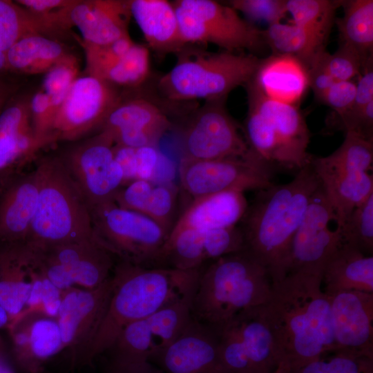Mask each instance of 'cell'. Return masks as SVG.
I'll use <instances>...</instances> for the list:
<instances>
[{
	"label": "cell",
	"instance_id": "cell-1",
	"mask_svg": "<svg viewBox=\"0 0 373 373\" xmlns=\"http://www.w3.org/2000/svg\"><path fill=\"white\" fill-rule=\"evenodd\" d=\"M262 309L281 360L291 371L336 350L330 298L323 289L322 276L288 273L272 283Z\"/></svg>",
	"mask_w": 373,
	"mask_h": 373
},
{
	"label": "cell",
	"instance_id": "cell-2",
	"mask_svg": "<svg viewBox=\"0 0 373 373\" xmlns=\"http://www.w3.org/2000/svg\"><path fill=\"white\" fill-rule=\"evenodd\" d=\"M320 186L311 162L283 184L259 190L238 224L245 249L267 270L271 283L287 274L294 238Z\"/></svg>",
	"mask_w": 373,
	"mask_h": 373
},
{
	"label": "cell",
	"instance_id": "cell-3",
	"mask_svg": "<svg viewBox=\"0 0 373 373\" xmlns=\"http://www.w3.org/2000/svg\"><path fill=\"white\" fill-rule=\"evenodd\" d=\"M200 269L148 267L118 260L111 274L108 307L79 363L106 352L128 324L146 318L194 289Z\"/></svg>",
	"mask_w": 373,
	"mask_h": 373
},
{
	"label": "cell",
	"instance_id": "cell-4",
	"mask_svg": "<svg viewBox=\"0 0 373 373\" xmlns=\"http://www.w3.org/2000/svg\"><path fill=\"white\" fill-rule=\"evenodd\" d=\"M271 285L267 269L246 249L220 257L200 269L192 318L220 327L240 312L264 305Z\"/></svg>",
	"mask_w": 373,
	"mask_h": 373
},
{
	"label": "cell",
	"instance_id": "cell-5",
	"mask_svg": "<svg viewBox=\"0 0 373 373\" xmlns=\"http://www.w3.org/2000/svg\"><path fill=\"white\" fill-rule=\"evenodd\" d=\"M35 213L24 247L30 249L94 238L90 211L59 157L41 159Z\"/></svg>",
	"mask_w": 373,
	"mask_h": 373
},
{
	"label": "cell",
	"instance_id": "cell-6",
	"mask_svg": "<svg viewBox=\"0 0 373 373\" xmlns=\"http://www.w3.org/2000/svg\"><path fill=\"white\" fill-rule=\"evenodd\" d=\"M248 112L243 133L255 156L274 171L296 173L311 162L310 132L297 106L263 95L246 85Z\"/></svg>",
	"mask_w": 373,
	"mask_h": 373
},
{
	"label": "cell",
	"instance_id": "cell-7",
	"mask_svg": "<svg viewBox=\"0 0 373 373\" xmlns=\"http://www.w3.org/2000/svg\"><path fill=\"white\" fill-rule=\"evenodd\" d=\"M175 66L158 81L170 100H207L227 97L253 78L260 59L252 54L207 52L189 44L176 54Z\"/></svg>",
	"mask_w": 373,
	"mask_h": 373
},
{
	"label": "cell",
	"instance_id": "cell-8",
	"mask_svg": "<svg viewBox=\"0 0 373 373\" xmlns=\"http://www.w3.org/2000/svg\"><path fill=\"white\" fill-rule=\"evenodd\" d=\"M94 238L118 260L155 267L169 233L148 216L109 200L90 209Z\"/></svg>",
	"mask_w": 373,
	"mask_h": 373
},
{
	"label": "cell",
	"instance_id": "cell-9",
	"mask_svg": "<svg viewBox=\"0 0 373 373\" xmlns=\"http://www.w3.org/2000/svg\"><path fill=\"white\" fill-rule=\"evenodd\" d=\"M172 4L186 44H213L233 52L254 51L265 45L262 30L229 5L211 0H178Z\"/></svg>",
	"mask_w": 373,
	"mask_h": 373
},
{
	"label": "cell",
	"instance_id": "cell-10",
	"mask_svg": "<svg viewBox=\"0 0 373 373\" xmlns=\"http://www.w3.org/2000/svg\"><path fill=\"white\" fill-rule=\"evenodd\" d=\"M262 306L244 310L218 328L220 365L225 372L271 373L282 361Z\"/></svg>",
	"mask_w": 373,
	"mask_h": 373
},
{
	"label": "cell",
	"instance_id": "cell-11",
	"mask_svg": "<svg viewBox=\"0 0 373 373\" xmlns=\"http://www.w3.org/2000/svg\"><path fill=\"white\" fill-rule=\"evenodd\" d=\"M226 98L207 100L190 117L183 134L182 158L212 160L256 157L239 125L227 111Z\"/></svg>",
	"mask_w": 373,
	"mask_h": 373
},
{
	"label": "cell",
	"instance_id": "cell-12",
	"mask_svg": "<svg viewBox=\"0 0 373 373\" xmlns=\"http://www.w3.org/2000/svg\"><path fill=\"white\" fill-rule=\"evenodd\" d=\"M180 190L191 200L209 194L247 190L272 185L274 171L256 157L192 160L181 158Z\"/></svg>",
	"mask_w": 373,
	"mask_h": 373
},
{
	"label": "cell",
	"instance_id": "cell-13",
	"mask_svg": "<svg viewBox=\"0 0 373 373\" xmlns=\"http://www.w3.org/2000/svg\"><path fill=\"white\" fill-rule=\"evenodd\" d=\"M113 140L102 132L59 157L89 208L113 200L123 184V172L114 158Z\"/></svg>",
	"mask_w": 373,
	"mask_h": 373
},
{
	"label": "cell",
	"instance_id": "cell-14",
	"mask_svg": "<svg viewBox=\"0 0 373 373\" xmlns=\"http://www.w3.org/2000/svg\"><path fill=\"white\" fill-rule=\"evenodd\" d=\"M332 221L333 210L320 184L292 241L287 274L323 276L326 263L343 244L339 230L330 227Z\"/></svg>",
	"mask_w": 373,
	"mask_h": 373
},
{
	"label": "cell",
	"instance_id": "cell-15",
	"mask_svg": "<svg viewBox=\"0 0 373 373\" xmlns=\"http://www.w3.org/2000/svg\"><path fill=\"white\" fill-rule=\"evenodd\" d=\"M119 102L109 83L92 75L77 77L55 116L53 136L73 140L102 126Z\"/></svg>",
	"mask_w": 373,
	"mask_h": 373
},
{
	"label": "cell",
	"instance_id": "cell-16",
	"mask_svg": "<svg viewBox=\"0 0 373 373\" xmlns=\"http://www.w3.org/2000/svg\"><path fill=\"white\" fill-rule=\"evenodd\" d=\"M244 249L245 240L239 225L204 231L181 229L171 232L155 267L196 270L220 257Z\"/></svg>",
	"mask_w": 373,
	"mask_h": 373
},
{
	"label": "cell",
	"instance_id": "cell-17",
	"mask_svg": "<svg viewBox=\"0 0 373 373\" xmlns=\"http://www.w3.org/2000/svg\"><path fill=\"white\" fill-rule=\"evenodd\" d=\"M112 287L111 276L96 288H70L62 295L57 323L64 347H69L74 350V362L79 363L100 326Z\"/></svg>",
	"mask_w": 373,
	"mask_h": 373
},
{
	"label": "cell",
	"instance_id": "cell-18",
	"mask_svg": "<svg viewBox=\"0 0 373 373\" xmlns=\"http://www.w3.org/2000/svg\"><path fill=\"white\" fill-rule=\"evenodd\" d=\"M218 329L193 318L151 363L164 373H212L221 369Z\"/></svg>",
	"mask_w": 373,
	"mask_h": 373
},
{
	"label": "cell",
	"instance_id": "cell-19",
	"mask_svg": "<svg viewBox=\"0 0 373 373\" xmlns=\"http://www.w3.org/2000/svg\"><path fill=\"white\" fill-rule=\"evenodd\" d=\"M38 260L55 265L70 283L94 289L111 276L115 257L95 238L32 249Z\"/></svg>",
	"mask_w": 373,
	"mask_h": 373
},
{
	"label": "cell",
	"instance_id": "cell-20",
	"mask_svg": "<svg viewBox=\"0 0 373 373\" xmlns=\"http://www.w3.org/2000/svg\"><path fill=\"white\" fill-rule=\"evenodd\" d=\"M171 122L155 104L137 98L119 102L108 114L102 131L114 144L131 148L155 146Z\"/></svg>",
	"mask_w": 373,
	"mask_h": 373
},
{
	"label": "cell",
	"instance_id": "cell-21",
	"mask_svg": "<svg viewBox=\"0 0 373 373\" xmlns=\"http://www.w3.org/2000/svg\"><path fill=\"white\" fill-rule=\"evenodd\" d=\"M329 296L336 350L373 358V293L347 291Z\"/></svg>",
	"mask_w": 373,
	"mask_h": 373
},
{
	"label": "cell",
	"instance_id": "cell-22",
	"mask_svg": "<svg viewBox=\"0 0 373 373\" xmlns=\"http://www.w3.org/2000/svg\"><path fill=\"white\" fill-rule=\"evenodd\" d=\"M38 197L35 171L8 178L0 186V250L23 247Z\"/></svg>",
	"mask_w": 373,
	"mask_h": 373
},
{
	"label": "cell",
	"instance_id": "cell-23",
	"mask_svg": "<svg viewBox=\"0 0 373 373\" xmlns=\"http://www.w3.org/2000/svg\"><path fill=\"white\" fill-rule=\"evenodd\" d=\"M59 14L78 28L86 44L106 45L128 35L129 1L73 2Z\"/></svg>",
	"mask_w": 373,
	"mask_h": 373
},
{
	"label": "cell",
	"instance_id": "cell-24",
	"mask_svg": "<svg viewBox=\"0 0 373 373\" xmlns=\"http://www.w3.org/2000/svg\"><path fill=\"white\" fill-rule=\"evenodd\" d=\"M245 193L227 191L191 199L172 231L184 229L211 230L238 226L247 209Z\"/></svg>",
	"mask_w": 373,
	"mask_h": 373
},
{
	"label": "cell",
	"instance_id": "cell-25",
	"mask_svg": "<svg viewBox=\"0 0 373 373\" xmlns=\"http://www.w3.org/2000/svg\"><path fill=\"white\" fill-rule=\"evenodd\" d=\"M311 164L333 210L338 229L350 213L373 194V175L370 172L329 167L319 163L313 156Z\"/></svg>",
	"mask_w": 373,
	"mask_h": 373
},
{
	"label": "cell",
	"instance_id": "cell-26",
	"mask_svg": "<svg viewBox=\"0 0 373 373\" xmlns=\"http://www.w3.org/2000/svg\"><path fill=\"white\" fill-rule=\"evenodd\" d=\"M251 82L269 98L297 106L309 87L306 66L285 55L260 59Z\"/></svg>",
	"mask_w": 373,
	"mask_h": 373
},
{
	"label": "cell",
	"instance_id": "cell-27",
	"mask_svg": "<svg viewBox=\"0 0 373 373\" xmlns=\"http://www.w3.org/2000/svg\"><path fill=\"white\" fill-rule=\"evenodd\" d=\"M129 8L149 46L158 55L177 54L188 44L181 35L172 3L133 0L129 1Z\"/></svg>",
	"mask_w": 373,
	"mask_h": 373
},
{
	"label": "cell",
	"instance_id": "cell-28",
	"mask_svg": "<svg viewBox=\"0 0 373 373\" xmlns=\"http://www.w3.org/2000/svg\"><path fill=\"white\" fill-rule=\"evenodd\" d=\"M322 286L328 296L347 291L373 293V256L342 244L324 267Z\"/></svg>",
	"mask_w": 373,
	"mask_h": 373
},
{
	"label": "cell",
	"instance_id": "cell-29",
	"mask_svg": "<svg viewBox=\"0 0 373 373\" xmlns=\"http://www.w3.org/2000/svg\"><path fill=\"white\" fill-rule=\"evenodd\" d=\"M67 56L56 41L30 34L18 40L6 52V68L37 74L46 73Z\"/></svg>",
	"mask_w": 373,
	"mask_h": 373
},
{
	"label": "cell",
	"instance_id": "cell-30",
	"mask_svg": "<svg viewBox=\"0 0 373 373\" xmlns=\"http://www.w3.org/2000/svg\"><path fill=\"white\" fill-rule=\"evenodd\" d=\"M265 44L274 54L294 57L307 68L325 50V41L314 32L294 23L279 22L262 30Z\"/></svg>",
	"mask_w": 373,
	"mask_h": 373
},
{
	"label": "cell",
	"instance_id": "cell-31",
	"mask_svg": "<svg viewBox=\"0 0 373 373\" xmlns=\"http://www.w3.org/2000/svg\"><path fill=\"white\" fill-rule=\"evenodd\" d=\"M344 15L335 19L342 44L358 51L365 59L372 57L373 1H343Z\"/></svg>",
	"mask_w": 373,
	"mask_h": 373
},
{
	"label": "cell",
	"instance_id": "cell-32",
	"mask_svg": "<svg viewBox=\"0 0 373 373\" xmlns=\"http://www.w3.org/2000/svg\"><path fill=\"white\" fill-rule=\"evenodd\" d=\"M193 291L194 289L146 318L155 347L152 358L172 343L192 318Z\"/></svg>",
	"mask_w": 373,
	"mask_h": 373
},
{
	"label": "cell",
	"instance_id": "cell-33",
	"mask_svg": "<svg viewBox=\"0 0 373 373\" xmlns=\"http://www.w3.org/2000/svg\"><path fill=\"white\" fill-rule=\"evenodd\" d=\"M28 343L17 356L19 365L30 373H37L41 364L59 352L64 347L57 321L44 318L31 325Z\"/></svg>",
	"mask_w": 373,
	"mask_h": 373
},
{
	"label": "cell",
	"instance_id": "cell-34",
	"mask_svg": "<svg viewBox=\"0 0 373 373\" xmlns=\"http://www.w3.org/2000/svg\"><path fill=\"white\" fill-rule=\"evenodd\" d=\"M343 1L332 0H287V13L293 23L316 35L325 42L335 21L337 8Z\"/></svg>",
	"mask_w": 373,
	"mask_h": 373
},
{
	"label": "cell",
	"instance_id": "cell-35",
	"mask_svg": "<svg viewBox=\"0 0 373 373\" xmlns=\"http://www.w3.org/2000/svg\"><path fill=\"white\" fill-rule=\"evenodd\" d=\"M314 157L329 167L370 172L373 164V141L345 132L344 140L336 150L327 156Z\"/></svg>",
	"mask_w": 373,
	"mask_h": 373
},
{
	"label": "cell",
	"instance_id": "cell-36",
	"mask_svg": "<svg viewBox=\"0 0 373 373\" xmlns=\"http://www.w3.org/2000/svg\"><path fill=\"white\" fill-rule=\"evenodd\" d=\"M338 229V228H337ZM343 244L373 254V194L356 207L338 229Z\"/></svg>",
	"mask_w": 373,
	"mask_h": 373
},
{
	"label": "cell",
	"instance_id": "cell-37",
	"mask_svg": "<svg viewBox=\"0 0 373 373\" xmlns=\"http://www.w3.org/2000/svg\"><path fill=\"white\" fill-rule=\"evenodd\" d=\"M150 72L149 52L146 47L134 44L126 55L102 76L110 84L137 86L147 79Z\"/></svg>",
	"mask_w": 373,
	"mask_h": 373
},
{
	"label": "cell",
	"instance_id": "cell-38",
	"mask_svg": "<svg viewBox=\"0 0 373 373\" xmlns=\"http://www.w3.org/2000/svg\"><path fill=\"white\" fill-rule=\"evenodd\" d=\"M291 373H373V358L336 350L291 371Z\"/></svg>",
	"mask_w": 373,
	"mask_h": 373
},
{
	"label": "cell",
	"instance_id": "cell-39",
	"mask_svg": "<svg viewBox=\"0 0 373 373\" xmlns=\"http://www.w3.org/2000/svg\"><path fill=\"white\" fill-rule=\"evenodd\" d=\"M180 192V189L172 182L154 184L144 212L169 235L181 213Z\"/></svg>",
	"mask_w": 373,
	"mask_h": 373
},
{
	"label": "cell",
	"instance_id": "cell-40",
	"mask_svg": "<svg viewBox=\"0 0 373 373\" xmlns=\"http://www.w3.org/2000/svg\"><path fill=\"white\" fill-rule=\"evenodd\" d=\"M16 3L0 0V50L6 53L20 39L37 33V23Z\"/></svg>",
	"mask_w": 373,
	"mask_h": 373
},
{
	"label": "cell",
	"instance_id": "cell-41",
	"mask_svg": "<svg viewBox=\"0 0 373 373\" xmlns=\"http://www.w3.org/2000/svg\"><path fill=\"white\" fill-rule=\"evenodd\" d=\"M359 75L353 105L340 120L345 132H353L364 137L362 115L366 105L373 101L372 57L365 62Z\"/></svg>",
	"mask_w": 373,
	"mask_h": 373
},
{
	"label": "cell",
	"instance_id": "cell-42",
	"mask_svg": "<svg viewBox=\"0 0 373 373\" xmlns=\"http://www.w3.org/2000/svg\"><path fill=\"white\" fill-rule=\"evenodd\" d=\"M77 67L73 58L67 56L49 69L43 82V91L48 95L56 116L74 81Z\"/></svg>",
	"mask_w": 373,
	"mask_h": 373
},
{
	"label": "cell",
	"instance_id": "cell-43",
	"mask_svg": "<svg viewBox=\"0 0 373 373\" xmlns=\"http://www.w3.org/2000/svg\"><path fill=\"white\" fill-rule=\"evenodd\" d=\"M134 44L129 35H126L106 45L86 44L90 75L102 79L104 74L124 57Z\"/></svg>",
	"mask_w": 373,
	"mask_h": 373
},
{
	"label": "cell",
	"instance_id": "cell-44",
	"mask_svg": "<svg viewBox=\"0 0 373 373\" xmlns=\"http://www.w3.org/2000/svg\"><path fill=\"white\" fill-rule=\"evenodd\" d=\"M369 58L365 59L358 51L345 44H341L333 54L325 50L322 54L325 67L335 81H350L359 75Z\"/></svg>",
	"mask_w": 373,
	"mask_h": 373
},
{
	"label": "cell",
	"instance_id": "cell-45",
	"mask_svg": "<svg viewBox=\"0 0 373 373\" xmlns=\"http://www.w3.org/2000/svg\"><path fill=\"white\" fill-rule=\"evenodd\" d=\"M27 137H35L29 103L17 102L3 109L0 113V142Z\"/></svg>",
	"mask_w": 373,
	"mask_h": 373
},
{
	"label": "cell",
	"instance_id": "cell-46",
	"mask_svg": "<svg viewBox=\"0 0 373 373\" xmlns=\"http://www.w3.org/2000/svg\"><path fill=\"white\" fill-rule=\"evenodd\" d=\"M228 5L249 19L269 26L281 22L287 14V0H232Z\"/></svg>",
	"mask_w": 373,
	"mask_h": 373
},
{
	"label": "cell",
	"instance_id": "cell-47",
	"mask_svg": "<svg viewBox=\"0 0 373 373\" xmlns=\"http://www.w3.org/2000/svg\"><path fill=\"white\" fill-rule=\"evenodd\" d=\"M153 184L148 180H133L121 186L113 200L122 208L144 214Z\"/></svg>",
	"mask_w": 373,
	"mask_h": 373
},
{
	"label": "cell",
	"instance_id": "cell-48",
	"mask_svg": "<svg viewBox=\"0 0 373 373\" xmlns=\"http://www.w3.org/2000/svg\"><path fill=\"white\" fill-rule=\"evenodd\" d=\"M61 299V291L41 275L40 277L35 278L32 282L27 305L35 306L42 304L48 315L55 316L58 314Z\"/></svg>",
	"mask_w": 373,
	"mask_h": 373
},
{
	"label": "cell",
	"instance_id": "cell-49",
	"mask_svg": "<svg viewBox=\"0 0 373 373\" xmlns=\"http://www.w3.org/2000/svg\"><path fill=\"white\" fill-rule=\"evenodd\" d=\"M47 144L35 137L0 142V171L9 168L21 160L28 158L37 149Z\"/></svg>",
	"mask_w": 373,
	"mask_h": 373
},
{
	"label": "cell",
	"instance_id": "cell-50",
	"mask_svg": "<svg viewBox=\"0 0 373 373\" xmlns=\"http://www.w3.org/2000/svg\"><path fill=\"white\" fill-rule=\"evenodd\" d=\"M356 93V84L350 81H336L318 100L332 108L339 118L351 109Z\"/></svg>",
	"mask_w": 373,
	"mask_h": 373
},
{
	"label": "cell",
	"instance_id": "cell-51",
	"mask_svg": "<svg viewBox=\"0 0 373 373\" xmlns=\"http://www.w3.org/2000/svg\"><path fill=\"white\" fill-rule=\"evenodd\" d=\"M324 51L318 55L307 68L309 87L312 89L318 100L336 82L325 67L322 59V54Z\"/></svg>",
	"mask_w": 373,
	"mask_h": 373
},
{
	"label": "cell",
	"instance_id": "cell-52",
	"mask_svg": "<svg viewBox=\"0 0 373 373\" xmlns=\"http://www.w3.org/2000/svg\"><path fill=\"white\" fill-rule=\"evenodd\" d=\"M160 153L155 146H143L135 149L136 180H152Z\"/></svg>",
	"mask_w": 373,
	"mask_h": 373
},
{
	"label": "cell",
	"instance_id": "cell-53",
	"mask_svg": "<svg viewBox=\"0 0 373 373\" xmlns=\"http://www.w3.org/2000/svg\"><path fill=\"white\" fill-rule=\"evenodd\" d=\"M135 149L118 144L113 147L114 158L123 172V184L136 180Z\"/></svg>",
	"mask_w": 373,
	"mask_h": 373
},
{
	"label": "cell",
	"instance_id": "cell-54",
	"mask_svg": "<svg viewBox=\"0 0 373 373\" xmlns=\"http://www.w3.org/2000/svg\"><path fill=\"white\" fill-rule=\"evenodd\" d=\"M17 4L35 14L46 15L55 8H63L71 2L63 0H19Z\"/></svg>",
	"mask_w": 373,
	"mask_h": 373
},
{
	"label": "cell",
	"instance_id": "cell-55",
	"mask_svg": "<svg viewBox=\"0 0 373 373\" xmlns=\"http://www.w3.org/2000/svg\"><path fill=\"white\" fill-rule=\"evenodd\" d=\"M108 373H164L157 367L151 363L141 365L119 367L109 365Z\"/></svg>",
	"mask_w": 373,
	"mask_h": 373
},
{
	"label": "cell",
	"instance_id": "cell-56",
	"mask_svg": "<svg viewBox=\"0 0 373 373\" xmlns=\"http://www.w3.org/2000/svg\"><path fill=\"white\" fill-rule=\"evenodd\" d=\"M0 373H16L12 365L0 352Z\"/></svg>",
	"mask_w": 373,
	"mask_h": 373
},
{
	"label": "cell",
	"instance_id": "cell-57",
	"mask_svg": "<svg viewBox=\"0 0 373 373\" xmlns=\"http://www.w3.org/2000/svg\"><path fill=\"white\" fill-rule=\"evenodd\" d=\"M10 93V90L8 85L0 82V113L3 110V106L8 99Z\"/></svg>",
	"mask_w": 373,
	"mask_h": 373
},
{
	"label": "cell",
	"instance_id": "cell-58",
	"mask_svg": "<svg viewBox=\"0 0 373 373\" xmlns=\"http://www.w3.org/2000/svg\"><path fill=\"white\" fill-rule=\"evenodd\" d=\"M271 373H291V368L286 361H283Z\"/></svg>",
	"mask_w": 373,
	"mask_h": 373
},
{
	"label": "cell",
	"instance_id": "cell-59",
	"mask_svg": "<svg viewBox=\"0 0 373 373\" xmlns=\"http://www.w3.org/2000/svg\"><path fill=\"white\" fill-rule=\"evenodd\" d=\"M9 315L6 310L0 306V328L4 326L8 321Z\"/></svg>",
	"mask_w": 373,
	"mask_h": 373
},
{
	"label": "cell",
	"instance_id": "cell-60",
	"mask_svg": "<svg viewBox=\"0 0 373 373\" xmlns=\"http://www.w3.org/2000/svg\"><path fill=\"white\" fill-rule=\"evenodd\" d=\"M6 68V53L0 50V73Z\"/></svg>",
	"mask_w": 373,
	"mask_h": 373
},
{
	"label": "cell",
	"instance_id": "cell-61",
	"mask_svg": "<svg viewBox=\"0 0 373 373\" xmlns=\"http://www.w3.org/2000/svg\"><path fill=\"white\" fill-rule=\"evenodd\" d=\"M212 373H227V372L223 371L222 369H219V370H216V371H215V372H213Z\"/></svg>",
	"mask_w": 373,
	"mask_h": 373
}]
</instances>
